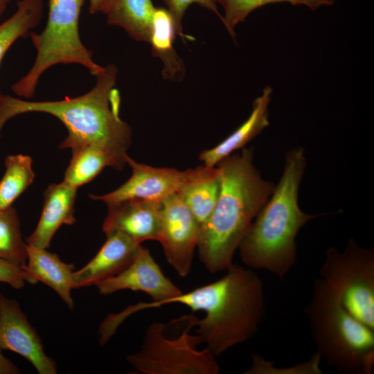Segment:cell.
<instances>
[{
    "label": "cell",
    "instance_id": "obj_26",
    "mask_svg": "<svg viewBox=\"0 0 374 374\" xmlns=\"http://www.w3.org/2000/svg\"><path fill=\"white\" fill-rule=\"evenodd\" d=\"M164 3L168 7V10L172 15L176 28L177 34L185 38L183 33L182 19L186 10L190 5L196 3L204 8L214 12L221 20L222 16L220 14L217 7V0H163Z\"/></svg>",
    "mask_w": 374,
    "mask_h": 374
},
{
    "label": "cell",
    "instance_id": "obj_7",
    "mask_svg": "<svg viewBox=\"0 0 374 374\" xmlns=\"http://www.w3.org/2000/svg\"><path fill=\"white\" fill-rule=\"evenodd\" d=\"M321 278L339 296L346 310L374 330V248H363L350 238L343 251L329 247Z\"/></svg>",
    "mask_w": 374,
    "mask_h": 374
},
{
    "label": "cell",
    "instance_id": "obj_18",
    "mask_svg": "<svg viewBox=\"0 0 374 374\" xmlns=\"http://www.w3.org/2000/svg\"><path fill=\"white\" fill-rule=\"evenodd\" d=\"M154 9L151 0H115L107 14V23L137 41L149 42Z\"/></svg>",
    "mask_w": 374,
    "mask_h": 374
},
{
    "label": "cell",
    "instance_id": "obj_9",
    "mask_svg": "<svg viewBox=\"0 0 374 374\" xmlns=\"http://www.w3.org/2000/svg\"><path fill=\"white\" fill-rule=\"evenodd\" d=\"M125 161L132 169L130 177L111 193L103 195L89 194L91 199L103 201L106 204L128 199L161 202L196 179L204 168V165L184 171L152 167L138 163L128 155Z\"/></svg>",
    "mask_w": 374,
    "mask_h": 374
},
{
    "label": "cell",
    "instance_id": "obj_16",
    "mask_svg": "<svg viewBox=\"0 0 374 374\" xmlns=\"http://www.w3.org/2000/svg\"><path fill=\"white\" fill-rule=\"evenodd\" d=\"M271 92L272 89L269 86L266 87L262 94L253 101L249 117L222 142L201 152L199 159L203 162V165L215 166L223 159L243 148L269 125L268 105Z\"/></svg>",
    "mask_w": 374,
    "mask_h": 374
},
{
    "label": "cell",
    "instance_id": "obj_20",
    "mask_svg": "<svg viewBox=\"0 0 374 374\" xmlns=\"http://www.w3.org/2000/svg\"><path fill=\"white\" fill-rule=\"evenodd\" d=\"M71 149L72 157L63 181L76 188L93 180L105 167L117 170L114 159L99 147L78 145Z\"/></svg>",
    "mask_w": 374,
    "mask_h": 374
},
{
    "label": "cell",
    "instance_id": "obj_3",
    "mask_svg": "<svg viewBox=\"0 0 374 374\" xmlns=\"http://www.w3.org/2000/svg\"><path fill=\"white\" fill-rule=\"evenodd\" d=\"M305 166L303 148L288 151L278 185L239 244L240 258L247 267L267 270L283 279L294 265L296 235L304 224L317 217L304 213L298 204Z\"/></svg>",
    "mask_w": 374,
    "mask_h": 374
},
{
    "label": "cell",
    "instance_id": "obj_21",
    "mask_svg": "<svg viewBox=\"0 0 374 374\" xmlns=\"http://www.w3.org/2000/svg\"><path fill=\"white\" fill-rule=\"evenodd\" d=\"M43 10V0L17 1L16 11L0 24V64L10 46L37 26L42 19Z\"/></svg>",
    "mask_w": 374,
    "mask_h": 374
},
{
    "label": "cell",
    "instance_id": "obj_15",
    "mask_svg": "<svg viewBox=\"0 0 374 374\" xmlns=\"http://www.w3.org/2000/svg\"><path fill=\"white\" fill-rule=\"evenodd\" d=\"M27 261L23 269L35 283L39 281L53 289L70 310L74 302L71 296V277L74 265L63 262L60 257L46 249L27 244Z\"/></svg>",
    "mask_w": 374,
    "mask_h": 374
},
{
    "label": "cell",
    "instance_id": "obj_22",
    "mask_svg": "<svg viewBox=\"0 0 374 374\" xmlns=\"http://www.w3.org/2000/svg\"><path fill=\"white\" fill-rule=\"evenodd\" d=\"M32 163V158L28 155L19 154L6 157V172L0 180V210L11 207L32 184L35 178Z\"/></svg>",
    "mask_w": 374,
    "mask_h": 374
},
{
    "label": "cell",
    "instance_id": "obj_19",
    "mask_svg": "<svg viewBox=\"0 0 374 374\" xmlns=\"http://www.w3.org/2000/svg\"><path fill=\"white\" fill-rule=\"evenodd\" d=\"M219 192L217 168L204 166L202 173L178 193L202 226L213 212Z\"/></svg>",
    "mask_w": 374,
    "mask_h": 374
},
{
    "label": "cell",
    "instance_id": "obj_12",
    "mask_svg": "<svg viewBox=\"0 0 374 374\" xmlns=\"http://www.w3.org/2000/svg\"><path fill=\"white\" fill-rule=\"evenodd\" d=\"M161 203L128 199L107 205L103 224L105 234L121 232L139 242L158 240L161 224Z\"/></svg>",
    "mask_w": 374,
    "mask_h": 374
},
{
    "label": "cell",
    "instance_id": "obj_23",
    "mask_svg": "<svg viewBox=\"0 0 374 374\" xmlns=\"http://www.w3.org/2000/svg\"><path fill=\"white\" fill-rule=\"evenodd\" d=\"M27 257V244L22 238L15 208L0 210V259L22 267Z\"/></svg>",
    "mask_w": 374,
    "mask_h": 374
},
{
    "label": "cell",
    "instance_id": "obj_17",
    "mask_svg": "<svg viewBox=\"0 0 374 374\" xmlns=\"http://www.w3.org/2000/svg\"><path fill=\"white\" fill-rule=\"evenodd\" d=\"M176 33L173 17L168 9L155 8L149 43L153 55L163 63V77L175 81L181 80L185 73L183 61L173 48Z\"/></svg>",
    "mask_w": 374,
    "mask_h": 374
},
{
    "label": "cell",
    "instance_id": "obj_30",
    "mask_svg": "<svg viewBox=\"0 0 374 374\" xmlns=\"http://www.w3.org/2000/svg\"><path fill=\"white\" fill-rule=\"evenodd\" d=\"M10 1V0H0V17L5 11L7 5Z\"/></svg>",
    "mask_w": 374,
    "mask_h": 374
},
{
    "label": "cell",
    "instance_id": "obj_10",
    "mask_svg": "<svg viewBox=\"0 0 374 374\" xmlns=\"http://www.w3.org/2000/svg\"><path fill=\"white\" fill-rule=\"evenodd\" d=\"M201 225L178 193L161 203V224L158 241L175 271L186 277L191 270Z\"/></svg>",
    "mask_w": 374,
    "mask_h": 374
},
{
    "label": "cell",
    "instance_id": "obj_8",
    "mask_svg": "<svg viewBox=\"0 0 374 374\" xmlns=\"http://www.w3.org/2000/svg\"><path fill=\"white\" fill-rule=\"evenodd\" d=\"M95 285L103 295L130 290L143 292L151 297L150 302H141L119 314L110 315L111 323L116 327L132 313L164 305L168 300L182 292L164 275L149 249L142 245L133 261L123 271Z\"/></svg>",
    "mask_w": 374,
    "mask_h": 374
},
{
    "label": "cell",
    "instance_id": "obj_14",
    "mask_svg": "<svg viewBox=\"0 0 374 374\" xmlns=\"http://www.w3.org/2000/svg\"><path fill=\"white\" fill-rule=\"evenodd\" d=\"M77 189L63 181L47 187L44 192V202L39 222L26 238L28 244L47 249L62 225H72L75 222L74 206Z\"/></svg>",
    "mask_w": 374,
    "mask_h": 374
},
{
    "label": "cell",
    "instance_id": "obj_6",
    "mask_svg": "<svg viewBox=\"0 0 374 374\" xmlns=\"http://www.w3.org/2000/svg\"><path fill=\"white\" fill-rule=\"evenodd\" d=\"M196 318L188 315L186 327L175 338L166 336L165 323H152L141 348L127 356V362L144 374H217L216 357L206 348L197 349V335L190 333Z\"/></svg>",
    "mask_w": 374,
    "mask_h": 374
},
{
    "label": "cell",
    "instance_id": "obj_5",
    "mask_svg": "<svg viewBox=\"0 0 374 374\" xmlns=\"http://www.w3.org/2000/svg\"><path fill=\"white\" fill-rule=\"evenodd\" d=\"M305 312L317 352L330 367L344 374L373 373L374 330L353 317L321 278L314 282Z\"/></svg>",
    "mask_w": 374,
    "mask_h": 374
},
{
    "label": "cell",
    "instance_id": "obj_29",
    "mask_svg": "<svg viewBox=\"0 0 374 374\" xmlns=\"http://www.w3.org/2000/svg\"><path fill=\"white\" fill-rule=\"evenodd\" d=\"M0 348V374H17L20 373L19 368L9 359L5 357Z\"/></svg>",
    "mask_w": 374,
    "mask_h": 374
},
{
    "label": "cell",
    "instance_id": "obj_11",
    "mask_svg": "<svg viewBox=\"0 0 374 374\" xmlns=\"http://www.w3.org/2000/svg\"><path fill=\"white\" fill-rule=\"evenodd\" d=\"M0 348L26 359L39 374H55L57 366L45 352L37 330L15 299L0 294Z\"/></svg>",
    "mask_w": 374,
    "mask_h": 374
},
{
    "label": "cell",
    "instance_id": "obj_13",
    "mask_svg": "<svg viewBox=\"0 0 374 374\" xmlns=\"http://www.w3.org/2000/svg\"><path fill=\"white\" fill-rule=\"evenodd\" d=\"M96 256L71 277L73 289L96 285L123 271L134 259L141 243L121 232L106 234Z\"/></svg>",
    "mask_w": 374,
    "mask_h": 374
},
{
    "label": "cell",
    "instance_id": "obj_27",
    "mask_svg": "<svg viewBox=\"0 0 374 374\" xmlns=\"http://www.w3.org/2000/svg\"><path fill=\"white\" fill-rule=\"evenodd\" d=\"M0 282L16 290L21 289L26 283L35 284L21 267L2 259H0Z\"/></svg>",
    "mask_w": 374,
    "mask_h": 374
},
{
    "label": "cell",
    "instance_id": "obj_2",
    "mask_svg": "<svg viewBox=\"0 0 374 374\" xmlns=\"http://www.w3.org/2000/svg\"><path fill=\"white\" fill-rule=\"evenodd\" d=\"M220 192L209 217L201 226L197 249L212 274L233 264L249 225L272 194L275 185L263 179L253 164V148H243L215 166Z\"/></svg>",
    "mask_w": 374,
    "mask_h": 374
},
{
    "label": "cell",
    "instance_id": "obj_24",
    "mask_svg": "<svg viewBox=\"0 0 374 374\" xmlns=\"http://www.w3.org/2000/svg\"><path fill=\"white\" fill-rule=\"evenodd\" d=\"M224 10L222 21L233 38L235 34L234 27L254 10L263 6L276 3H290L293 6L305 5L312 10L323 5L330 6L335 0H217Z\"/></svg>",
    "mask_w": 374,
    "mask_h": 374
},
{
    "label": "cell",
    "instance_id": "obj_1",
    "mask_svg": "<svg viewBox=\"0 0 374 374\" xmlns=\"http://www.w3.org/2000/svg\"><path fill=\"white\" fill-rule=\"evenodd\" d=\"M118 70L105 66L94 87L80 96L53 101H28L10 95H0V138L5 124L23 114H51L66 127L68 135L60 149L91 145L108 152L122 170L132 143V129L120 117L121 95L116 88Z\"/></svg>",
    "mask_w": 374,
    "mask_h": 374
},
{
    "label": "cell",
    "instance_id": "obj_25",
    "mask_svg": "<svg viewBox=\"0 0 374 374\" xmlns=\"http://www.w3.org/2000/svg\"><path fill=\"white\" fill-rule=\"evenodd\" d=\"M252 364L247 374H321V355L317 352L309 361L287 368L275 367L273 364L258 355H253Z\"/></svg>",
    "mask_w": 374,
    "mask_h": 374
},
{
    "label": "cell",
    "instance_id": "obj_28",
    "mask_svg": "<svg viewBox=\"0 0 374 374\" xmlns=\"http://www.w3.org/2000/svg\"><path fill=\"white\" fill-rule=\"evenodd\" d=\"M115 0H89V11L91 14L103 12L107 14Z\"/></svg>",
    "mask_w": 374,
    "mask_h": 374
},
{
    "label": "cell",
    "instance_id": "obj_4",
    "mask_svg": "<svg viewBox=\"0 0 374 374\" xmlns=\"http://www.w3.org/2000/svg\"><path fill=\"white\" fill-rule=\"evenodd\" d=\"M226 271L221 278L201 286L194 300L196 310L205 312L195 321L199 342L215 357L253 337L265 312L259 276L233 263Z\"/></svg>",
    "mask_w": 374,
    "mask_h": 374
}]
</instances>
